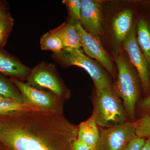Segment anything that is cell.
Returning <instances> with one entry per match:
<instances>
[{"instance_id":"1","label":"cell","mask_w":150,"mask_h":150,"mask_svg":"<svg viewBox=\"0 0 150 150\" xmlns=\"http://www.w3.org/2000/svg\"><path fill=\"white\" fill-rule=\"evenodd\" d=\"M78 131L63 112L19 111L0 116V150H74Z\"/></svg>"},{"instance_id":"2","label":"cell","mask_w":150,"mask_h":150,"mask_svg":"<svg viewBox=\"0 0 150 150\" xmlns=\"http://www.w3.org/2000/svg\"><path fill=\"white\" fill-rule=\"evenodd\" d=\"M93 115L98 126L105 128L125 123L128 115L111 86L96 89Z\"/></svg>"},{"instance_id":"3","label":"cell","mask_w":150,"mask_h":150,"mask_svg":"<svg viewBox=\"0 0 150 150\" xmlns=\"http://www.w3.org/2000/svg\"><path fill=\"white\" fill-rule=\"evenodd\" d=\"M115 63L118 76L114 90L122 99L127 115L134 121L136 104L139 96V86L137 76L123 55L116 57Z\"/></svg>"},{"instance_id":"4","label":"cell","mask_w":150,"mask_h":150,"mask_svg":"<svg viewBox=\"0 0 150 150\" xmlns=\"http://www.w3.org/2000/svg\"><path fill=\"white\" fill-rule=\"evenodd\" d=\"M52 56L61 65L76 66L85 70L93 81L96 89L111 86L110 78L102 67L86 55L81 49L64 48Z\"/></svg>"},{"instance_id":"5","label":"cell","mask_w":150,"mask_h":150,"mask_svg":"<svg viewBox=\"0 0 150 150\" xmlns=\"http://www.w3.org/2000/svg\"><path fill=\"white\" fill-rule=\"evenodd\" d=\"M26 80L29 85L47 90L63 100L69 96L54 65L41 62L31 69Z\"/></svg>"},{"instance_id":"6","label":"cell","mask_w":150,"mask_h":150,"mask_svg":"<svg viewBox=\"0 0 150 150\" xmlns=\"http://www.w3.org/2000/svg\"><path fill=\"white\" fill-rule=\"evenodd\" d=\"M9 80L18 89L24 104L42 111L63 112L64 100L54 93L35 88L15 78H11Z\"/></svg>"},{"instance_id":"7","label":"cell","mask_w":150,"mask_h":150,"mask_svg":"<svg viewBox=\"0 0 150 150\" xmlns=\"http://www.w3.org/2000/svg\"><path fill=\"white\" fill-rule=\"evenodd\" d=\"M136 131L135 122L128 121L101 129L95 150H125Z\"/></svg>"},{"instance_id":"8","label":"cell","mask_w":150,"mask_h":150,"mask_svg":"<svg viewBox=\"0 0 150 150\" xmlns=\"http://www.w3.org/2000/svg\"><path fill=\"white\" fill-rule=\"evenodd\" d=\"M73 23L79 36L85 54L91 59H95L111 76L115 77V66L98 36L86 31L79 21H74Z\"/></svg>"},{"instance_id":"9","label":"cell","mask_w":150,"mask_h":150,"mask_svg":"<svg viewBox=\"0 0 150 150\" xmlns=\"http://www.w3.org/2000/svg\"><path fill=\"white\" fill-rule=\"evenodd\" d=\"M123 42L124 50L128 54L132 64L137 70L143 88L145 91L149 90L150 65L137 42L134 23Z\"/></svg>"},{"instance_id":"10","label":"cell","mask_w":150,"mask_h":150,"mask_svg":"<svg viewBox=\"0 0 150 150\" xmlns=\"http://www.w3.org/2000/svg\"><path fill=\"white\" fill-rule=\"evenodd\" d=\"M81 18L80 21L88 32L97 36L102 31V11L101 7L91 0H81Z\"/></svg>"},{"instance_id":"11","label":"cell","mask_w":150,"mask_h":150,"mask_svg":"<svg viewBox=\"0 0 150 150\" xmlns=\"http://www.w3.org/2000/svg\"><path fill=\"white\" fill-rule=\"evenodd\" d=\"M31 71L30 68L0 48V73L21 80L27 79Z\"/></svg>"},{"instance_id":"12","label":"cell","mask_w":150,"mask_h":150,"mask_svg":"<svg viewBox=\"0 0 150 150\" xmlns=\"http://www.w3.org/2000/svg\"><path fill=\"white\" fill-rule=\"evenodd\" d=\"M99 137L100 131L93 115L78 126L77 139L90 150L96 149Z\"/></svg>"},{"instance_id":"13","label":"cell","mask_w":150,"mask_h":150,"mask_svg":"<svg viewBox=\"0 0 150 150\" xmlns=\"http://www.w3.org/2000/svg\"><path fill=\"white\" fill-rule=\"evenodd\" d=\"M133 13L130 9L117 14L112 22V29L118 42H122L126 38L133 25Z\"/></svg>"},{"instance_id":"14","label":"cell","mask_w":150,"mask_h":150,"mask_svg":"<svg viewBox=\"0 0 150 150\" xmlns=\"http://www.w3.org/2000/svg\"><path fill=\"white\" fill-rule=\"evenodd\" d=\"M52 30L61 38L64 48L81 49L79 36L73 23H64Z\"/></svg>"},{"instance_id":"15","label":"cell","mask_w":150,"mask_h":150,"mask_svg":"<svg viewBox=\"0 0 150 150\" xmlns=\"http://www.w3.org/2000/svg\"><path fill=\"white\" fill-rule=\"evenodd\" d=\"M136 36L138 44L150 67V25L144 19H141L138 22Z\"/></svg>"},{"instance_id":"16","label":"cell","mask_w":150,"mask_h":150,"mask_svg":"<svg viewBox=\"0 0 150 150\" xmlns=\"http://www.w3.org/2000/svg\"><path fill=\"white\" fill-rule=\"evenodd\" d=\"M37 108L15 101L6 99L0 100V116L10 115L21 111H38Z\"/></svg>"},{"instance_id":"17","label":"cell","mask_w":150,"mask_h":150,"mask_svg":"<svg viewBox=\"0 0 150 150\" xmlns=\"http://www.w3.org/2000/svg\"><path fill=\"white\" fill-rule=\"evenodd\" d=\"M40 43L42 50H49L54 53H58L64 49L61 38L52 30L46 33L41 37Z\"/></svg>"},{"instance_id":"18","label":"cell","mask_w":150,"mask_h":150,"mask_svg":"<svg viewBox=\"0 0 150 150\" xmlns=\"http://www.w3.org/2000/svg\"><path fill=\"white\" fill-rule=\"evenodd\" d=\"M12 83L0 76V95L7 99L23 103L22 97Z\"/></svg>"},{"instance_id":"19","label":"cell","mask_w":150,"mask_h":150,"mask_svg":"<svg viewBox=\"0 0 150 150\" xmlns=\"http://www.w3.org/2000/svg\"><path fill=\"white\" fill-rule=\"evenodd\" d=\"M14 21L10 13L0 18V48L4 47L12 31Z\"/></svg>"},{"instance_id":"20","label":"cell","mask_w":150,"mask_h":150,"mask_svg":"<svg viewBox=\"0 0 150 150\" xmlns=\"http://www.w3.org/2000/svg\"><path fill=\"white\" fill-rule=\"evenodd\" d=\"M135 123L137 137L144 139L150 137V114L144 115Z\"/></svg>"},{"instance_id":"21","label":"cell","mask_w":150,"mask_h":150,"mask_svg":"<svg viewBox=\"0 0 150 150\" xmlns=\"http://www.w3.org/2000/svg\"><path fill=\"white\" fill-rule=\"evenodd\" d=\"M62 3L67 6L70 15L75 21H80L81 4L80 0H64Z\"/></svg>"},{"instance_id":"22","label":"cell","mask_w":150,"mask_h":150,"mask_svg":"<svg viewBox=\"0 0 150 150\" xmlns=\"http://www.w3.org/2000/svg\"><path fill=\"white\" fill-rule=\"evenodd\" d=\"M146 142L145 139L136 136L128 145L125 150H140Z\"/></svg>"},{"instance_id":"23","label":"cell","mask_w":150,"mask_h":150,"mask_svg":"<svg viewBox=\"0 0 150 150\" xmlns=\"http://www.w3.org/2000/svg\"><path fill=\"white\" fill-rule=\"evenodd\" d=\"M140 109L146 113V115L150 114V96L146 98L140 102L139 105Z\"/></svg>"},{"instance_id":"24","label":"cell","mask_w":150,"mask_h":150,"mask_svg":"<svg viewBox=\"0 0 150 150\" xmlns=\"http://www.w3.org/2000/svg\"><path fill=\"white\" fill-rule=\"evenodd\" d=\"M9 13V8L6 2L0 0V18Z\"/></svg>"},{"instance_id":"25","label":"cell","mask_w":150,"mask_h":150,"mask_svg":"<svg viewBox=\"0 0 150 150\" xmlns=\"http://www.w3.org/2000/svg\"><path fill=\"white\" fill-rule=\"evenodd\" d=\"M140 150H150V137L146 140L144 144Z\"/></svg>"},{"instance_id":"26","label":"cell","mask_w":150,"mask_h":150,"mask_svg":"<svg viewBox=\"0 0 150 150\" xmlns=\"http://www.w3.org/2000/svg\"><path fill=\"white\" fill-rule=\"evenodd\" d=\"M6 99V98H4V97L2 96H1V95H0V100H2Z\"/></svg>"},{"instance_id":"27","label":"cell","mask_w":150,"mask_h":150,"mask_svg":"<svg viewBox=\"0 0 150 150\" xmlns=\"http://www.w3.org/2000/svg\"></svg>"}]
</instances>
